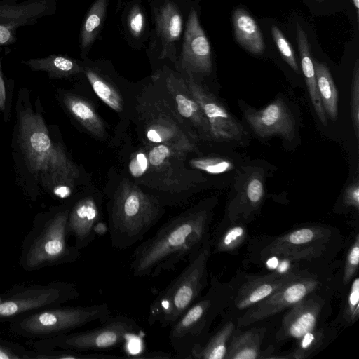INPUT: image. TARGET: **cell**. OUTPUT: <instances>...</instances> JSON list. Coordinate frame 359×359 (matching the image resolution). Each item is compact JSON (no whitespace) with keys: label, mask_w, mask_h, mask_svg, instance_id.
I'll return each mask as SVG.
<instances>
[{"label":"cell","mask_w":359,"mask_h":359,"mask_svg":"<svg viewBox=\"0 0 359 359\" xmlns=\"http://www.w3.org/2000/svg\"><path fill=\"white\" fill-rule=\"evenodd\" d=\"M211 209L200 205L170 219L134 250L130 269L136 277H156L172 271L211 239Z\"/></svg>","instance_id":"obj_1"},{"label":"cell","mask_w":359,"mask_h":359,"mask_svg":"<svg viewBox=\"0 0 359 359\" xmlns=\"http://www.w3.org/2000/svg\"><path fill=\"white\" fill-rule=\"evenodd\" d=\"M18 120L19 141L29 170L56 196H69L79 176L77 167L52 140L40 114L21 110Z\"/></svg>","instance_id":"obj_2"},{"label":"cell","mask_w":359,"mask_h":359,"mask_svg":"<svg viewBox=\"0 0 359 359\" xmlns=\"http://www.w3.org/2000/svg\"><path fill=\"white\" fill-rule=\"evenodd\" d=\"M164 206L128 180H123L108 205V231L111 245L127 249L143 239L165 212Z\"/></svg>","instance_id":"obj_3"},{"label":"cell","mask_w":359,"mask_h":359,"mask_svg":"<svg viewBox=\"0 0 359 359\" xmlns=\"http://www.w3.org/2000/svg\"><path fill=\"white\" fill-rule=\"evenodd\" d=\"M72 203L38 214L25 237L19 265L26 271L71 264L79 257V250L68 243L67 220Z\"/></svg>","instance_id":"obj_4"},{"label":"cell","mask_w":359,"mask_h":359,"mask_svg":"<svg viewBox=\"0 0 359 359\" xmlns=\"http://www.w3.org/2000/svg\"><path fill=\"white\" fill-rule=\"evenodd\" d=\"M233 294L232 280L223 283L215 276L211 277L206 293L170 327L168 337L175 352L174 358H191L193 353L204 344L213 322L229 308Z\"/></svg>","instance_id":"obj_5"},{"label":"cell","mask_w":359,"mask_h":359,"mask_svg":"<svg viewBox=\"0 0 359 359\" xmlns=\"http://www.w3.org/2000/svg\"><path fill=\"white\" fill-rule=\"evenodd\" d=\"M211 239L189 257L182 272L161 290L151 303L147 322L150 325L171 327L202 295L208 285V263Z\"/></svg>","instance_id":"obj_6"},{"label":"cell","mask_w":359,"mask_h":359,"mask_svg":"<svg viewBox=\"0 0 359 359\" xmlns=\"http://www.w3.org/2000/svg\"><path fill=\"white\" fill-rule=\"evenodd\" d=\"M343 245V236L339 229L323 224H306L278 236L257 238L250 247L327 268Z\"/></svg>","instance_id":"obj_7"},{"label":"cell","mask_w":359,"mask_h":359,"mask_svg":"<svg viewBox=\"0 0 359 359\" xmlns=\"http://www.w3.org/2000/svg\"><path fill=\"white\" fill-rule=\"evenodd\" d=\"M107 304L91 306L48 307L9 322V333L36 340L72 332L95 321L104 323L111 317Z\"/></svg>","instance_id":"obj_8"},{"label":"cell","mask_w":359,"mask_h":359,"mask_svg":"<svg viewBox=\"0 0 359 359\" xmlns=\"http://www.w3.org/2000/svg\"><path fill=\"white\" fill-rule=\"evenodd\" d=\"M142 332V327L134 319L117 315L91 330L32 340L28 344L37 351L62 348L79 352L101 351L116 348Z\"/></svg>","instance_id":"obj_9"},{"label":"cell","mask_w":359,"mask_h":359,"mask_svg":"<svg viewBox=\"0 0 359 359\" xmlns=\"http://www.w3.org/2000/svg\"><path fill=\"white\" fill-rule=\"evenodd\" d=\"M72 282L55 280L47 284L15 285L0 294V323L78 298Z\"/></svg>","instance_id":"obj_10"},{"label":"cell","mask_w":359,"mask_h":359,"mask_svg":"<svg viewBox=\"0 0 359 359\" xmlns=\"http://www.w3.org/2000/svg\"><path fill=\"white\" fill-rule=\"evenodd\" d=\"M327 273L309 272L280 287L270 296L250 306L236 318L241 328L276 315L297 303L311 292L332 285Z\"/></svg>","instance_id":"obj_11"},{"label":"cell","mask_w":359,"mask_h":359,"mask_svg":"<svg viewBox=\"0 0 359 359\" xmlns=\"http://www.w3.org/2000/svg\"><path fill=\"white\" fill-rule=\"evenodd\" d=\"M332 285L315 290L293 304L282 318L276 341L298 339L306 332L325 323L331 310Z\"/></svg>","instance_id":"obj_12"},{"label":"cell","mask_w":359,"mask_h":359,"mask_svg":"<svg viewBox=\"0 0 359 359\" xmlns=\"http://www.w3.org/2000/svg\"><path fill=\"white\" fill-rule=\"evenodd\" d=\"M143 130L149 144H165L186 154L195 149L192 140L182 130V122L168 103L156 102L145 107Z\"/></svg>","instance_id":"obj_13"},{"label":"cell","mask_w":359,"mask_h":359,"mask_svg":"<svg viewBox=\"0 0 359 359\" xmlns=\"http://www.w3.org/2000/svg\"><path fill=\"white\" fill-rule=\"evenodd\" d=\"M306 273L280 274L268 272L257 275H240L241 278L238 280H232L233 297L229 308L223 315L224 318H233L236 320L248 308L266 299L286 283Z\"/></svg>","instance_id":"obj_14"},{"label":"cell","mask_w":359,"mask_h":359,"mask_svg":"<svg viewBox=\"0 0 359 359\" xmlns=\"http://www.w3.org/2000/svg\"><path fill=\"white\" fill-rule=\"evenodd\" d=\"M185 81L191 96L208 120L211 137L217 141L241 140L245 134V130L225 107L196 81L193 74L187 73Z\"/></svg>","instance_id":"obj_15"},{"label":"cell","mask_w":359,"mask_h":359,"mask_svg":"<svg viewBox=\"0 0 359 359\" xmlns=\"http://www.w3.org/2000/svg\"><path fill=\"white\" fill-rule=\"evenodd\" d=\"M180 67L191 74H210L212 68L211 47L194 7L189 10L183 34Z\"/></svg>","instance_id":"obj_16"},{"label":"cell","mask_w":359,"mask_h":359,"mask_svg":"<svg viewBox=\"0 0 359 359\" xmlns=\"http://www.w3.org/2000/svg\"><path fill=\"white\" fill-rule=\"evenodd\" d=\"M154 31L161 46V57L175 61V43L184 31V18L175 0H155L151 4Z\"/></svg>","instance_id":"obj_17"},{"label":"cell","mask_w":359,"mask_h":359,"mask_svg":"<svg viewBox=\"0 0 359 359\" xmlns=\"http://www.w3.org/2000/svg\"><path fill=\"white\" fill-rule=\"evenodd\" d=\"M245 118L252 129L260 137L278 135L291 140L294 137L295 120L287 106L280 99H277L260 110L246 109Z\"/></svg>","instance_id":"obj_18"},{"label":"cell","mask_w":359,"mask_h":359,"mask_svg":"<svg viewBox=\"0 0 359 359\" xmlns=\"http://www.w3.org/2000/svg\"><path fill=\"white\" fill-rule=\"evenodd\" d=\"M101 218L100 203L88 195L72 204L67 220L69 236L74 238L79 250L88 246L97 235V227Z\"/></svg>","instance_id":"obj_19"},{"label":"cell","mask_w":359,"mask_h":359,"mask_svg":"<svg viewBox=\"0 0 359 359\" xmlns=\"http://www.w3.org/2000/svg\"><path fill=\"white\" fill-rule=\"evenodd\" d=\"M55 11V0H27L21 3L16 0H4L0 1V24L15 29L32 25Z\"/></svg>","instance_id":"obj_20"},{"label":"cell","mask_w":359,"mask_h":359,"mask_svg":"<svg viewBox=\"0 0 359 359\" xmlns=\"http://www.w3.org/2000/svg\"><path fill=\"white\" fill-rule=\"evenodd\" d=\"M166 88L173 100L179 115L183 121L196 128L203 135L210 137L208 120L196 101L191 96L185 79L169 73L165 79Z\"/></svg>","instance_id":"obj_21"},{"label":"cell","mask_w":359,"mask_h":359,"mask_svg":"<svg viewBox=\"0 0 359 359\" xmlns=\"http://www.w3.org/2000/svg\"><path fill=\"white\" fill-rule=\"evenodd\" d=\"M266 332L264 327L242 331L237 327L230 339L225 359H262L261 345Z\"/></svg>","instance_id":"obj_22"},{"label":"cell","mask_w":359,"mask_h":359,"mask_svg":"<svg viewBox=\"0 0 359 359\" xmlns=\"http://www.w3.org/2000/svg\"><path fill=\"white\" fill-rule=\"evenodd\" d=\"M232 22L236 41L248 52L261 55L264 51L265 43L254 18L245 10L239 8L233 13Z\"/></svg>","instance_id":"obj_23"},{"label":"cell","mask_w":359,"mask_h":359,"mask_svg":"<svg viewBox=\"0 0 359 359\" xmlns=\"http://www.w3.org/2000/svg\"><path fill=\"white\" fill-rule=\"evenodd\" d=\"M297 41L301 60L302 69L305 78L308 91L316 113L323 126L327 125V116L323 107L316 79L313 61L311 57L310 44L306 32L299 26Z\"/></svg>","instance_id":"obj_24"},{"label":"cell","mask_w":359,"mask_h":359,"mask_svg":"<svg viewBox=\"0 0 359 359\" xmlns=\"http://www.w3.org/2000/svg\"><path fill=\"white\" fill-rule=\"evenodd\" d=\"M121 21L128 43L137 49L140 48L149 34L146 11L141 0L128 1Z\"/></svg>","instance_id":"obj_25"},{"label":"cell","mask_w":359,"mask_h":359,"mask_svg":"<svg viewBox=\"0 0 359 359\" xmlns=\"http://www.w3.org/2000/svg\"><path fill=\"white\" fill-rule=\"evenodd\" d=\"M248 238L247 224L229 219L228 224L222 222L217 228L213 238H211V248L217 253L237 255Z\"/></svg>","instance_id":"obj_26"},{"label":"cell","mask_w":359,"mask_h":359,"mask_svg":"<svg viewBox=\"0 0 359 359\" xmlns=\"http://www.w3.org/2000/svg\"><path fill=\"white\" fill-rule=\"evenodd\" d=\"M109 0H95L89 8L81 27L79 47L86 59L99 36L107 15Z\"/></svg>","instance_id":"obj_27"},{"label":"cell","mask_w":359,"mask_h":359,"mask_svg":"<svg viewBox=\"0 0 359 359\" xmlns=\"http://www.w3.org/2000/svg\"><path fill=\"white\" fill-rule=\"evenodd\" d=\"M236 327L235 318H224L222 325L210 334L204 344L193 353L191 358L225 359L230 339Z\"/></svg>","instance_id":"obj_28"},{"label":"cell","mask_w":359,"mask_h":359,"mask_svg":"<svg viewBox=\"0 0 359 359\" xmlns=\"http://www.w3.org/2000/svg\"><path fill=\"white\" fill-rule=\"evenodd\" d=\"M62 100L70 114L90 133L97 138L104 137V123L88 101L70 93L65 94Z\"/></svg>","instance_id":"obj_29"},{"label":"cell","mask_w":359,"mask_h":359,"mask_svg":"<svg viewBox=\"0 0 359 359\" xmlns=\"http://www.w3.org/2000/svg\"><path fill=\"white\" fill-rule=\"evenodd\" d=\"M337 330L325 323L297 339L294 348L285 356L287 359H306L325 348L332 341Z\"/></svg>","instance_id":"obj_30"},{"label":"cell","mask_w":359,"mask_h":359,"mask_svg":"<svg viewBox=\"0 0 359 359\" xmlns=\"http://www.w3.org/2000/svg\"><path fill=\"white\" fill-rule=\"evenodd\" d=\"M22 63L34 71H44L50 78H67L83 73V64L67 56L51 55L46 57L29 59Z\"/></svg>","instance_id":"obj_31"},{"label":"cell","mask_w":359,"mask_h":359,"mask_svg":"<svg viewBox=\"0 0 359 359\" xmlns=\"http://www.w3.org/2000/svg\"><path fill=\"white\" fill-rule=\"evenodd\" d=\"M317 88L326 115L334 120L338 114V91L332 74L323 62L313 61Z\"/></svg>","instance_id":"obj_32"},{"label":"cell","mask_w":359,"mask_h":359,"mask_svg":"<svg viewBox=\"0 0 359 359\" xmlns=\"http://www.w3.org/2000/svg\"><path fill=\"white\" fill-rule=\"evenodd\" d=\"M83 73L97 97L110 108L121 112L123 102L114 85L98 69L83 62Z\"/></svg>","instance_id":"obj_33"},{"label":"cell","mask_w":359,"mask_h":359,"mask_svg":"<svg viewBox=\"0 0 359 359\" xmlns=\"http://www.w3.org/2000/svg\"><path fill=\"white\" fill-rule=\"evenodd\" d=\"M359 318V277L354 276L341 302L339 315L335 319L336 325L348 327Z\"/></svg>","instance_id":"obj_34"},{"label":"cell","mask_w":359,"mask_h":359,"mask_svg":"<svg viewBox=\"0 0 359 359\" xmlns=\"http://www.w3.org/2000/svg\"><path fill=\"white\" fill-rule=\"evenodd\" d=\"M126 356L79 352L68 349L54 348L48 350H28L27 359H112L125 358Z\"/></svg>","instance_id":"obj_35"},{"label":"cell","mask_w":359,"mask_h":359,"mask_svg":"<svg viewBox=\"0 0 359 359\" xmlns=\"http://www.w3.org/2000/svg\"><path fill=\"white\" fill-rule=\"evenodd\" d=\"M341 285L347 287L355 276L358 274L359 265V233L356 231L349 245L344 263Z\"/></svg>","instance_id":"obj_36"},{"label":"cell","mask_w":359,"mask_h":359,"mask_svg":"<svg viewBox=\"0 0 359 359\" xmlns=\"http://www.w3.org/2000/svg\"><path fill=\"white\" fill-rule=\"evenodd\" d=\"M190 164L192 167L210 174H221L233 168L230 161L218 157L194 158L190 161Z\"/></svg>","instance_id":"obj_37"},{"label":"cell","mask_w":359,"mask_h":359,"mask_svg":"<svg viewBox=\"0 0 359 359\" xmlns=\"http://www.w3.org/2000/svg\"><path fill=\"white\" fill-rule=\"evenodd\" d=\"M271 30L273 39L283 58L295 72L299 74V68L291 44L278 27L273 25Z\"/></svg>","instance_id":"obj_38"},{"label":"cell","mask_w":359,"mask_h":359,"mask_svg":"<svg viewBox=\"0 0 359 359\" xmlns=\"http://www.w3.org/2000/svg\"><path fill=\"white\" fill-rule=\"evenodd\" d=\"M351 111L353 129L357 139L359 137V62L357 60L351 88Z\"/></svg>","instance_id":"obj_39"},{"label":"cell","mask_w":359,"mask_h":359,"mask_svg":"<svg viewBox=\"0 0 359 359\" xmlns=\"http://www.w3.org/2000/svg\"><path fill=\"white\" fill-rule=\"evenodd\" d=\"M264 185L258 177H252L246 187L245 202L248 203L251 219L253 210L257 209L264 198Z\"/></svg>","instance_id":"obj_40"},{"label":"cell","mask_w":359,"mask_h":359,"mask_svg":"<svg viewBox=\"0 0 359 359\" xmlns=\"http://www.w3.org/2000/svg\"><path fill=\"white\" fill-rule=\"evenodd\" d=\"M27 351L18 343L0 339V359H27Z\"/></svg>","instance_id":"obj_41"},{"label":"cell","mask_w":359,"mask_h":359,"mask_svg":"<svg viewBox=\"0 0 359 359\" xmlns=\"http://www.w3.org/2000/svg\"><path fill=\"white\" fill-rule=\"evenodd\" d=\"M149 168L148 156L142 151L137 152L131 158L129 169L135 177H142Z\"/></svg>","instance_id":"obj_42"},{"label":"cell","mask_w":359,"mask_h":359,"mask_svg":"<svg viewBox=\"0 0 359 359\" xmlns=\"http://www.w3.org/2000/svg\"><path fill=\"white\" fill-rule=\"evenodd\" d=\"M343 204L346 207H351L358 212L359 210V185L358 182L349 185L343 196Z\"/></svg>","instance_id":"obj_43"},{"label":"cell","mask_w":359,"mask_h":359,"mask_svg":"<svg viewBox=\"0 0 359 359\" xmlns=\"http://www.w3.org/2000/svg\"><path fill=\"white\" fill-rule=\"evenodd\" d=\"M17 29L0 24V45H10L16 41Z\"/></svg>","instance_id":"obj_44"},{"label":"cell","mask_w":359,"mask_h":359,"mask_svg":"<svg viewBox=\"0 0 359 359\" xmlns=\"http://www.w3.org/2000/svg\"><path fill=\"white\" fill-rule=\"evenodd\" d=\"M6 102V89L4 82L2 78L1 68H0V108L4 109Z\"/></svg>","instance_id":"obj_45"},{"label":"cell","mask_w":359,"mask_h":359,"mask_svg":"<svg viewBox=\"0 0 359 359\" xmlns=\"http://www.w3.org/2000/svg\"><path fill=\"white\" fill-rule=\"evenodd\" d=\"M353 6L355 8L356 14H357V19L358 22L359 18V0H352Z\"/></svg>","instance_id":"obj_46"},{"label":"cell","mask_w":359,"mask_h":359,"mask_svg":"<svg viewBox=\"0 0 359 359\" xmlns=\"http://www.w3.org/2000/svg\"><path fill=\"white\" fill-rule=\"evenodd\" d=\"M316 1L317 2H319V3H320V2L323 1L324 0H316Z\"/></svg>","instance_id":"obj_47"},{"label":"cell","mask_w":359,"mask_h":359,"mask_svg":"<svg viewBox=\"0 0 359 359\" xmlns=\"http://www.w3.org/2000/svg\"><path fill=\"white\" fill-rule=\"evenodd\" d=\"M123 1V0H119V1Z\"/></svg>","instance_id":"obj_48"}]
</instances>
